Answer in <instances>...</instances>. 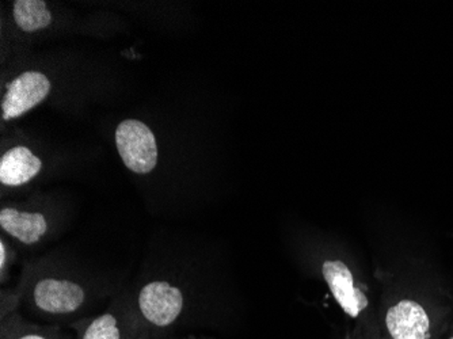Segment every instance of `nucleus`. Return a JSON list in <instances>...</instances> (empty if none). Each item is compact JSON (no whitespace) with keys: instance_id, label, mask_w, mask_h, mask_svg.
Instances as JSON below:
<instances>
[{"instance_id":"nucleus-1","label":"nucleus","mask_w":453,"mask_h":339,"mask_svg":"<svg viewBox=\"0 0 453 339\" xmlns=\"http://www.w3.org/2000/svg\"><path fill=\"white\" fill-rule=\"evenodd\" d=\"M372 267L378 284L380 339H442L453 299L394 249L372 221Z\"/></svg>"},{"instance_id":"nucleus-2","label":"nucleus","mask_w":453,"mask_h":339,"mask_svg":"<svg viewBox=\"0 0 453 339\" xmlns=\"http://www.w3.org/2000/svg\"><path fill=\"white\" fill-rule=\"evenodd\" d=\"M302 265L325 285L343 315L353 323L349 339L379 334L378 284L356 247L337 232L310 229L299 241Z\"/></svg>"},{"instance_id":"nucleus-3","label":"nucleus","mask_w":453,"mask_h":339,"mask_svg":"<svg viewBox=\"0 0 453 339\" xmlns=\"http://www.w3.org/2000/svg\"><path fill=\"white\" fill-rule=\"evenodd\" d=\"M88 302L85 284L60 275H40L30 287V310L50 322L73 320Z\"/></svg>"},{"instance_id":"nucleus-4","label":"nucleus","mask_w":453,"mask_h":339,"mask_svg":"<svg viewBox=\"0 0 453 339\" xmlns=\"http://www.w3.org/2000/svg\"><path fill=\"white\" fill-rule=\"evenodd\" d=\"M71 327L76 339L151 338L140 320L136 305L129 300H122L99 315L75 320Z\"/></svg>"},{"instance_id":"nucleus-5","label":"nucleus","mask_w":453,"mask_h":339,"mask_svg":"<svg viewBox=\"0 0 453 339\" xmlns=\"http://www.w3.org/2000/svg\"><path fill=\"white\" fill-rule=\"evenodd\" d=\"M116 145L122 162L134 174H150L157 167V140L144 122L131 119L119 124Z\"/></svg>"},{"instance_id":"nucleus-6","label":"nucleus","mask_w":453,"mask_h":339,"mask_svg":"<svg viewBox=\"0 0 453 339\" xmlns=\"http://www.w3.org/2000/svg\"><path fill=\"white\" fill-rule=\"evenodd\" d=\"M50 91V81L42 73L27 71L20 73L7 86L2 99V117L6 121L24 116L47 98Z\"/></svg>"},{"instance_id":"nucleus-7","label":"nucleus","mask_w":453,"mask_h":339,"mask_svg":"<svg viewBox=\"0 0 453 339\" xmlns=\"http://www.w3.org/2000/svg\"><path fill=\"white\" fill-rule=\"evenodd\" d=\"M0 228L19 243L35 246L50 234V220L42 211L4 206L0 211Z\"/></svg>"},{"instance_id":"nucleus-8","label":"nucleus","mask_w":453,"mask_h":339,"mask_svg":"<svg viewBox=\"0 0 453 339\" xmlns=\"http://www.w3.org/2000/svg\"><path fill=\"white\" fill-rule=\"evenodd\" d=\"M41 168L42 162L29 148H12L0 159V182L7 188H19L37 177Z\"/></svg>"},{"instance_id":"nucleus-9","label":"nucleus","mask_w":453,"mask_h":339,"mask_svg":"<svg viewBox=\"0 0 453 339\" xmlns=\"http://www.w3.org/2000/svg\"><path fill=\"white\" fill-rule=\"evenodd\" d=\"M0 339H71L58 326H40L18 315L2 320Z\"/></svg>"},{"instance_id":"nucleus-10","label":"nucleus","mask_w":453,"mask_h":339,"mask_svg":"<svg viewBox=\"0 0 453 339\" xmlns=\"http://www.w3.org/2000/svg\"><path fill=\"white\" fill-rule=\"evenodd\" d=\"M14 19L24 32L33 33L52 24V14L44 0H17L14 2Z\"/></svg>"},{"instance_id":"nucleus-11","label":"nucleus","mask_w":453,"mask_h":339,"mask_svg":"<svg viewBox=\"0 0 453 339\" xmlns=\"http://www.w3.org/2000/svg\"><path fill=\"white\" fill-rule=\"evenodd\" d=\"M10 262H12V252H10L6 241L2 238V241H0V273H2V281L6 280L7 267H9Z\"/></svg>"},{"instance_id":"nucleus-12","label":"nucleus","mask_w":453,"mask_h":339,"mask_svg":"<svg viewBox=\"0 0 453 339\" xmlns=\"http://www.w3.org/2000/svg\"><path fill=\"white\" fill-rule=\"evenodd\" d=\"M442 339H453V316L452 320H450L449 327H448L447 334H445L444 338Z\"/></svg>"},{"instance_id":"nucleus-13","label":"nucleus","mask_w":453,"mask_h":339,"mask_svg":"<svg viewBox=\"0 0 453 339\" xmlns=\"http://www.w3.org/2000/svg\"><path fill=\"white\" fill-rule=\"evenodd\" d=\"M365 339H380V336H379V334H372V335L366 336Z\"/></svg>"},{"instance_id":"nucleus-14","label":"nucleus","mask_w":453,"mask_h":339,"mask_svg":"<svg viewBox=\"0 0 453 339\" xmlns=\"http://www.w3.org/2000/svg\"><path fill=\"white\" fill-rule=\"evenodd\" d=\"M142 339H151V338H142Z\"/></svg>"},{"instance_id":"nucleus-15","label":"nucleus","mask_w":453,"mask_h":339,"mask_svg":"<svg viewBox=\"0 0 453 339\" xmlns=\"http://www.w3.org/2000/svg\"><path fill=\"white\" fill-rule=\"evenodd\" d=\"M172 339H174V338H172Z\"/></svg>"}]
</instances>
